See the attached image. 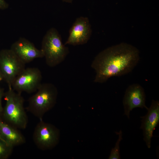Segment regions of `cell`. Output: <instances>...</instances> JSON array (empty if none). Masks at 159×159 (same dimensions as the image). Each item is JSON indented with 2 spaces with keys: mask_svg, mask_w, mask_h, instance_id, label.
I'll list each match as a JSON object with an SVG mask.
<instances>
[{
  "mask_svg": "<svg viewBox=\"0 0 159 159\" xmlns=\"http://www.w3.org/2000/svg\"><path fill=\"white\" fill-rule=\"evenodd\" d=\"M14 147L0 138V159H6L11 155Z\"/></svg>",
  "mask_w": 159,
  "mask_h": 159,
  "instance_id": "obj_13",
  "label": "cell"
},
{
  "mask_svg": "<svg viewBox=\"0 0 159 159\" xmlns=\"http://www.w3.org/2000/svg\"><path fill=\"white\" fill-rule=\"evenodd\" d=\"M91 33L88 18L83 16L78 17L69 30V36L64 45L75 46L85 44L89 39Z\"/></svg>",
  "mask_w": 159,
  "mask_h": 159,
  "instance_id": "obj_8",
  "label": "cell"
},
{
  "mask_svg": "<svg viewBox=\"0 0 159 159\" xmlns=\"http://www.w3.org/2000/svg\"><path fill=\"white\" fill-rule=\"evenodd\" d=\"M25 68V64L10 49L0 51V71L9 87H12L15 79Z\"/></svg>",
  "mask_w": 159,
  "mask_h": 159,
  "instance_id": "obj_5",
  "label": "cell"
},
{
  "mask_svg": "<svg viewBox=\"0 0 159 159\" xmlns=\"http://www.w3.org/2000/svg\"><path fill=\"white\" fill-rule=\"evenodd\" d=\"M34 129L33 140L36 146L41 150L52 148L57 143L59 137L58 130L53 125L40 120Z\"/></svg>",
  "mask_w": 159,
  "mask_h": 159,
  "instance_id": "obj_7",
  "label": "cell"
},
{
  "mask_svg": "<svg viewBox=\"0 0 159 159\" xmlns=\"http://www.w3.org/2000/svg\"><path fill=\"white\" fill-rule=\"evenodd\" d=\"M118 135V138L115 147L113 148L111 151L109 157V159H120V143L122 139V133L121 130L119 132H115Z\"/></svg>",
  "mask_w": 159,
  "mask_h": 159,
  "instance_id": "obj_14",
  "label": "cell"
},
{
  "mask_svg": "<svg viewBox=\"0 0 159 159\" xmlns=\"http://www.w3.org/2000/svg\"><path fill=\"white\" fill-rule=\"evenodd\" d=\"M63 1L68 3H71L72 0H62Z\"/></svg>",
  "mask_w": 159,
  "mask_h": 159,
  "instance_id": "obj_17",
  "label": "cell"
},
{
  "mask_svg": "<svg viewBox=\"0 0 159 159\" xmlns=\"http://www.w3.org/2000/svg\"><path fill=\"white\" fill-rule=\"evenodd\" d=\"M9 5L5 0H0V10H4L8 8Z\"/></svg>",
  "mask_w": 159,
  "mask_h": 159,
  "instance_id": "obj_16",
  "label": "cell"
},
{
  "mask_svg": "<svg viewBox=\"0 0 159 159\" xmlns=\"http://www.w3.org/2000/svg\"><path fill=\"white\" fill-rule=\"evenodd\" d=\"M145 95L142 86L138 84L130 85L126 89L123 100L124 115L129 118L130 112L134 108H148L145 105Z\"/></svg>",
  "mask_w": 159,
  "mask_h": 159,
  "instance_id": "obj_9",
  "label": "cell"
},
{
  "mask_svg": "<svg viewBox=\"0 0 159 159\" xmlns=\"http://www.w3.org/2000/svg\"><path fill=\"white\" fill-rule=\"evenodd\" d=\"M4 97L6 103L1 119L17 128L25 129L28 120L24 107V99L21 93L9 87L5 92Z\"/></svg>",
  "mask_w": 159,
  "mask_h": 159,
  "instance_id": "obj_2",
  "label": "cell"
},
{
  "mask_svg": "<svg viewBox=\"0 0 159 159\" xmlns=\"http://www.w3.org/2000/svg\"><path fill=\"white\" fill-rule=\"evenodd\" d=\"M4 94L5 92L4 89L0 87V119H1L3 110L2 105V100L3 97L4 96Z\"/></svg>",
  "mask_w": 159,
  "mask_h": 159,
  "instance_id": "obj_15",
  "label": "cell"
},
{
  "mask_svg": "<svg viewBox=\"0 0 159 159\" xmlns=\"http://www.w3.org/2000/svg\"><path fill=\"white\" fill-rule=\"evenodd\" d=\"M148 111L145 116L141 117L140 128L143 130V140L148 148H149L151 147L153 132L159 122V101L153 100Z\"/></svg>",
  "mask_w": 159,
  "mask_h": 159,
  "instance_id": "obj_10",
  "label": "cell"
},
{
  "mask_svg": "<svg viewBox=\"0 0 159 159\" xmlns=\"http://www.w3.org/2000/svg\"><path fill=\"white\" fill-rule=\"evenodd\" d=\"M42 78V73L38 68H25L15 79L11 87L19 93H32L36 92L41 84Z\"/></svg>",
  "mask_w": 159,
  "mask_h": 159,
  "instance_id": "obj_6",
  "label": "cell"
},
{
  "mask_svg": "<svg viewBox=\"0 0 159 159\" xmlns=\"http://www.w3.org/2000/svg\"><path fill=\"white\" fill-rule=\"evenodd\" d=\"M36 92L29 99L27 109L41 120L55 105L58 90L54 84L44 83L41 84Z\"/></svg>",
  "mask_w": 159,
  "mask_h": 159,
  "instance_id": "obj_3",
  "label": "cell"
},
{
  "mask_svg": "<svg viewBox=\"0 0 159 159\" xmlns=\"http://www.w3.org/2000/svg\"><path fill=\"white\" fill-rule=\"evenodd\" d=\"M17 129L0 119V138L13 147L26 142L24 136Z\"/></svg>",
  "mask_w": 159,
  "mask_h": 159,
  "instance_id": "obj_12",
  "label": "cell"
},
{
  "mask_svg": "<svg viewBox=\"0 0 159 159\" xmlns=\"http://www.w3.org/2000/svg\"><path fill=\"white\" fill-rule=\"evenodd\" d=\"M3 80V77L0 71V82Z\"/></svg>",
  "mask_w": 159,
  "mask_h": 159,
  "instance_id": "obj_18",
  "label": "cell"
},
{
  "mask_svg": "<svg viewBox=\"0 0 159 159\" xmlns=\"http://www.w3.org/2000/svg\"><path fill=\"white\" fill-rule=\"evenodd\" d=\"M139 55L136 47L125 43L105 49L96 56L91 65L96 72L94 82L103 83L112 77L130 72L138 63Z\"/></svg>",
  "mask_w": 159,
  "mask_h": 159,
  "instance_id": "obj_1",
  "label": "cell"
},
{
  "mask_svg": "<svg viewBox=\"0 0 159 159\" xmlns=\"http://www.w3.org/2000/svg\"><path fill=\"white\" fill-rule=\"evenodd\" d=\"M10 49L25 64L44 57L43 51L36 47L27 39L20 37L11 45Z\"/></svg>",
  "mask_w": 159,
  "mask_h": 159,
  "instance_id": "obj_11",
  "label": "cell"
},
{
  "mask_svg": "<svg viewBox=\"0 0 159 159\" xmlns=\"http://www.w3.org/2000/svg\"><path fill=\"white\" fill-rule=\"evenodd\" d=\"M41 49L46 64L51 67L62 62L69 53L68 48L63 44L59 34L54 28L48 30L44 36Z\"/></svg>",
  "mask_w": 159,
  "mask_h": 159,
  "instance_id": "obj_4",
  "label": "cell"
}]
</instances>
